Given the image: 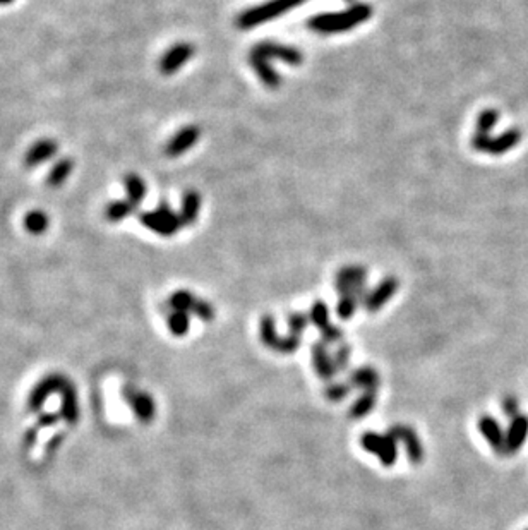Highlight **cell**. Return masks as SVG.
Returning <instances> with one entry per match:
<instances>
[{
  "mask_svg": "<svg viewBox=\"0 0 528 530\" xmlns=\"http://www.w3.org/2000/svg\"><path fill=\"white\" fill-rule=\"evenodd\" d=\"M373 16V9L367 3H357L350 9L341 10V13H324L311 17L307 26L316 33L323 35H333V33H343L348 29H353L357 24L366 23Z\"/></svg>",
  "mask_w": 528,
  "mask_h": 530,
  "instance_id": "obj_1",
  "label": "cell"
},
{
  "mask_svg": "<svg viewBox=\"0 0 528 530\" xmlns=\"http://www.w3.org/2000/svg\"><path fill=\"white\" fill-rule=\"evenodd\" d=\"M302 2H304V0H271V2H266L263 6L253 7V9L244 10V13L237 17V26L240 29H253L266 23V21H271L275 19V17L283 16L287 10L300 6Z\"/></svg>",
  "mask_w": 528,
  "mask_h": 530,
  "instance_id": "obj_2",
  "label": "cell"
},
{
  "mask_svg": "<svg viewBox=\"0 0 528 530\" xmlns=\"http://www.w3.org/2000/svg\"><path fill=\"white\" fill-rule=\"evenodd\" d=\"M259 336L264 347L278 354L297 352L302 342V336L298 335L289 333L287 336H280L278 331H276V321L271 314H266V316L261 317Z\"/></svg>",
  "mask_w": 528,
  "mask_h": 530,
  "instance_id": "obj_3",
  "label": "cell"
},
{
  "mask_svg": "<svg viewBox=\"0 0 528 530\" xmlns=\"http://www.w3.org/2000/svg\"><path fill=\"white\" fill-rule=\"evenodd\" d=\"M139 220L141 224L151 230V232L163 237L176 235L178 230H180V226H184L182 225L180 215H177L167 203L160 204L158 210L141 213Z\"/></svg>",
  "mask_w": 528,
  "mask_h": 530,
  "instance_id": "obj_4",
  "label": "cell"
},
{
  "mask_svg": "<svg viewBox=\"0 0 528 530\" xmlns=\"http://www.w3.org/2000/svg\"><path fill=\"white\" fill-rule=\"evenodd\" d=\"M360 447L376 455L384 467H393L398 458V441L389 433L380 434L367 431L360 436Z\"/></svg>",
  "mask_w": 528,
  "mask_h": 530,
  "instance_id": "obj_5",
  "label": "cell"
},
{
  "mask_svg": "<svg viewBox=\"0 0 528 530\" xmlns=\"http://www.w3.org/2000/svg\"><path fill=\"white\" fill-rule=\"evenodd\" d=\"M520 140H522V133H520L518 129H509L497 138H491L489 134L475 133V136L472 138V146L480 153L504 155L509 149L515 148Z\"/></svg>",
  "mask_w": 528,
  "mask_h": 530,
  "instance_id": "obj_6",
  "label": "cell"
},
{
  "mask_svg": "<svg viewBox=\"0 0 528 530\" xmlns=\"http://www.w3.org/2000/svg\"><path fill=\"white\" fill-rule=\"evenodd\" d=\"M69 379L62 374H49L43 376L38 383L35 385V388L30 391V397H28V411L38 412L42 411V407L45 405V401L49 400L52 395L59 393L64 390V386L67 385Z\"/></svg>",
  "mask_w": 528,
  "mask_h": 530,
  "instance_id": "obj_7",
  "label": "cell"
},
{
  "mask_svg": "<svg viewBox=\"0 0 528 530\" xmlns=\"http://www.w3.org/2000/svg\"><path fill=\"white\" fill-rule=\"evenodd\" d=\"M124 400L130 405L134 415L143 424L153 422L156 417V404L148 391L137 390L136 386L126 385L122 390Z\"/></svg>",
  "mask_w": 528,
  "mask_h": 530,
  "instance_id": "obj_8",
  "label": "cell"
},
{
  "mask_svg": "<svg viewBox=\"0 0 528 530\" xmlns=\"http://www.w3.org/2000/svg\"><path fill=\"white\" fill-rule=\"evenodd\" d=\"M388 433L391 434L396 441L405 445L407 458L410 460V463L420 465L422 460H424V447H422L420 438L415 433L414 427L407 426V424H393L388 429Z\"/></svg>",
  "mask_w": 528,
  "mask_h": 530,
  "instance_id": "obj_9",
  "label": "cell"
},
{
  "mask_svg": "<svg viewBox=\"0 0 528 530\" xmlns=\"http://www.w3.org/2000/svg\"><path fill=\"white\" fill-rule=\"evenodd\" d=\"M254 52L261 53V56L269 58H276V60H282L285 64L290 65H300L304 62V56H302L300 50L293 49V47L282 45V43L275 42H261L254 47Z\"/></svg>",
  "mask_w": 528,
  "mask_h": 530,
  "instance_id": "obj_10",
  "label": "cell"
},
{
  "mask_svg": "<svg viewBox=\"0 0 528 530\" xmlns=\"http://www.w3.org/2000/svg\"><path fill=\"white\" fill-rule=\"evenodd\" d=\"M192 56H194V47L189 45V43H177L172 49L167 50L165 56L162 57L160 71L165 76L176 74L177 71H180L182 65H185L191 60Z\"/></svg>",
  "mask_w": 528,
  "mask_h": 530,
  "instance_id": "obj_11",
  "label": "cell"
},
{
  "mask_svg": "<svg viewBox=\"0 0 528 530\" xmlns=\"http://www.w3.org/2000/svg\"><path fill=\"white\" fill-rule=\"evenodd\" d=\"M199 136H201L199 127L196 126L182 127L176 136L167 142L165 155L170 156V158H177V156L184 155L185 151H189V149H191L192 146L199 141Z\"/></svg>",
  "mask_w": 528,
  "mask_h": 530,
  "instance_id": "obj_12",
  "label": "cell"
},
{
  "mask_svg": "<svg viewBox=\"0 0 528 530\" xmlns=\"http://www.w3.org/2000/svg\"><path fill=\"white\" fill-rule=\"evenodd\" d=\"M312 365L316 369V374L324 381H331L337 376L338 369L333 361V354H330L327 345L324 342H316L311 349Z\"/></svg>",
  "mask_w": 528,
  "mask_h": 530,
  "instance_id": "obj_13",
  "label": "cell"
},
{
  "mask_svg": "<svg viewBox=\"0 0 528 530\" xmlns=\"http://www.w3.org/2000/svg\"><path fill=\"white\" fill-rule=\"evenodd\" d=\"M479 431L497 455H508L506 453V433L493 415H482L479 419Z\"/></svg>",
  "mask_w": 528,
  "mask_h": 530,
  "instance_id": "obj_14",
  "label": "cell"
},
{
  "mask_svg": "<svg viewBox=\"0 0 528 530\" xmlns=\"http://www.w3.org/2000/svg\"><path fill=\"white\" fill-rule=\"evenodd\" d=\"M396 290H398V280H396L395 276L384 279L374 290H371L364 307H366L369 313H377V310L396 294Z\"/></svg>",
  "mask_w": 528,
  "mask_h": 530,
  "instance_id": "obj_15",
  "label": "cell"
},
{
  "mask_svg": "<svg viewBox=\"0 0 528 530\" xmlns=\"http://www.w3.org/2000/svg\"><path fill=\"white\" fill-rule=\"evenodd\" d=\"M249 64H250V67L254 69V72L257 74V78L261 79V83H263L266 88H271V90H275V88H278L280 84H282V76H280L278 72H276L275 69L271 67V64H269L268 58L261 56V53L250 50Z\"/></svg>",
  "mask_w": 528,
  "mask_h": 530,
  "instance_id": "obj_16",
  "label": "cell"
},
{
  "mask_svg": "<svg viewBox=\"0 0 528 530\" xmlns=\"http://www.w3.org/2000/svg\"><path fill=\"white\" fill-rule=\"evenodd\" d=\"M528 436V415L520 414L518 417L511 419L508 431H506V453L508 455H515L523 443L527 441Z\"/></svg>",
  "mask_w": 528,
  "mask_h": 530,
  "instance_id": "obj_17",
  "label": "cell"
},
{
  "mask_svg": "<svg viewBox=\"0 0 528 530\" xmlns=\"http://www.w3.org/2000/svg\"><path fill=\"white\" fill-rule=\"evenodd\" d=\"M59 151V146L53 140H42L38 141L36 144H33L26 153V158H24V163H26L28 168H35L43 165V163L50 162L53 156L57 155Z\"/></svg>",
  "mask_w": 528,
  "mask_h": 530,
  "instance_id": "obj_18",
  "label": "cell"
},
{
  "mask_svg": "<svg viewBox=\"0 0 528 530\" xmlns=\"http://www.w3.org/2000/svg\"><path fill=\"white\" fill-rule=\"evenodd\" d=\"M59 415L67 424H76L79 419V398L78 390L71 381L60 391V411Z\"/></svg>",
  "mask_w": 528,
  "mask_h": 530,
  "instance_id": "obj_19",
  "label": "cell"
},
{
  "mask_svg": "<svg viewBox=\"0 0 528 530\" xmlns=\"http://www.w3.org/2000/svg\"><path fill=\"white\" fill-rule=\"evenodd\" d=\"M380 372L371 365H360V367L353 369L348 376V385L352 388H359L362 391L367 390H377L380 388Z\"/></svg>",
  "mask_w": 528,
  "mask_h": 530,
  "instance_id": "obj_20",
  "label": "cell"
},
{
  "mask_svg": "<svg viewBox=\"0 0 528 530\" xmlns=\"http://www.w3.org/2000/svg\"><path fill=\"white\" fill-rule=\"evenodd\" d=\"M199 211H201V196L196 191H187L182 196L180 206V220L184 226H191L198 222Z\"/></svg>",
  "mask_w": 528,
  "mask_h": 530,
  "instance_id": "obj_21",
  "label": "cell"
},
{
  "mask_svg": "<svg viewBox=\"0 0 528 530\" xmlns=\"http://www.w3.org/2000/svg\"><path fill=\"white\" fill-rule=\"evenodd\" d=\"M377 404V390H367L360 393V397L357 398L352 404V407L348 408V417L352 420H359L367 417L371 412L374 411Z\"/></svg>",
  "mask_w": 528,
  "mask_h": 530,
  "instance_id": "obj_22",
  "label": "cell"
},
{
  "mask_svg": "<svg viewBox=\"0 0 528 530\" xmlns=\"http://www.w3.org/2000/svg\"><path fill=\"white\" fill-rule=\"evenodd\" d=\"M124 188H126L127 199L136 204V206H139L148 194L146 182L137 174H127L126 177H124Z\"/></svg>",
  "mask_w": 528,
  "mask_h": 530,
  "instance_id": "obj_23",
  "label": "cell"
},
{
  "mask_svg": "<svg viewBox=\"0 0 528 530\" xmlns=\"http://www.w3.org/2000/svg\"><path fill=\"white\" fill-rule=\"evenodd\" d=\"M72 168H74V163H72L71 158L59 160V162L52 167V170L49 172L46 184H49L50 188H60V185L69 179Z\"/></svg>",
  "mask_w": 528,
  "mask_h": 530,
  "instance_id": "obj_24",
  "label": "cell"
},
{
  "mask_svg": "<svg viewBox=\"0 0 528 530\" xmlns=\"http://www.w3.org/2000/svg\"><path fill=\"white\" fill-rule=\"evenodd\" d=\"M136 204L130 203L129 199H120V201H112L110 204L107 206V210H105V215H107V218L110 222H122L126 220L127 217H130V215L136 211Z\"/></svg>",
  "mask_w": 528,
  "mask_h": 530,
  "instance_id": "obj_25",
  "label": "cell"
},
{
  "mask_svg": "<svg viewBox=\"0 0 528 530\" xmlns=\"http://www.w3.org/2000/svg\"><path fill=\"white\" fill-rule=\"evenodd\" d=\"M334 290L341 295H352L359 301L360 306L366 304L367 297H369L371 292L367 290L366 283H345V281H334Z\"/></svg>",
  "mask_w": 528,
  "mask_h": 530,
  "instance_id": "obj_26",
  "label": "cell"
},
{
  "mask_svg": "<svg viewBox=\"0 0 528 530\" xmlns=\"http://www.w3.org/2000/svg\"><path fill=\"white\" fill-rule=\"evenodd\" d=\"M167 324H169V331L173 336H185L189 333L191 320H189L187 313H182V310H172V313L167 316Z\"/></svg>",
  "mask_w": 528,
  "mask_h": 530,
  "instance_id": "obj_27",
  "label": "cell"
},
{
  "mask_svg": "<svg viewBox=\"0 0 528 530\" xmlns=\"http://www.w3.org/2000/svg\"><path fill=\"white\" fill-rule=\"evenodd\" d=\"M49 225V217L40 210H33L24 217V226H26L28 232L33 233V235H42V233H45Z\"/></svg>",
  "mask_w": 528,
  "mask_h": 530,
  "instance_id": "obj_28",
  "label": "cell"
},
{
  "mask_svg": "<svg viewBox=\"0 0 528 530\" xmlns=\"http://www.w3.org/2000/svg\"><path fill=\"white\" fill-rule=\"evenodd\" d=\"M196 302H198V297L192 295L189 290H177L170 295L169 304L172 306L173 310H182V313H192L194 309Z\"/></svg>",
  "mask_w": 528,
  "mask_h": 530,
  "instance_id": "obj_29",
  "label": "cell"
},
{
  "mask_svg": "<svg viewBox=\"0 0 528 530\" xmlns=\"http://www.w3.org/2000/svg\"><path fill=\"white\" fill-rule=\"evenodd\" d=\"M309 316H311V323L314 324L316 328L319 330V333H321L323 330H326L327 326H330V309H327L326 302L323 301H316L314 304H312L311 310H309Z\"/></svg>",
  "mask_w": 528,
  "mask_h": 530,
  "instance_id": "obj_30",
  "label": "cell"
},
{
  "mask_svg": "<svg viewBox=\"0 0 528 530\" xmlns=\"http://www.w3.org/2000/svg\"><path fill=\"white\" fill-rule=\"evenodd\" d=\"M337 281L345 283H366L367 270L364 266H345L337 273Z\"/></svg>",
  "mask_w": 528,
  "mask_h": 530,
  "instance_id": "obj_31",
  "label": "cell"
},
{
  "mask_svg": "<svg viewBox=\"0 0 528 530\" xmlns=\"http://www.w3.org/2000/svg\"><path fill=\"white\" fill-rule=\"evenodd\" d=\"M353 388L348 383H340V381H330L324 386V397L330 401H343L345 398L350 395Z\"/></svg>",
  "mask_w": 528,
  "mask_h": 530,
  "instance_id": "obj_32",
  "label": "cell"
},
{
  "mask_svg": "<svg viewBox=\"0 0 528 530\" xmlns=\"http://www.w3.org/2000/svg\"><path fill=\"white\" fill-rule=\"evenodd\" d=\"M499 115H501V113H499L496 108H487V110H484L479 115V119H477V133L489 134L497 124Z\"/></svg>",
  "mask_w": 528,
  "mask_h": 530,
  "instance_id": "obj_33",
  "label": "cell"
},
{
  "mask_svg": "<svg viewBox=\"0 0 528 530\" xmlns=\"http://www.w3.org/2000/svg\"><path fill=\"white\" fill-rule=\"evenodd\" d=\"M287 324H289L290 333L302 336L305 328L311 324V316L309 313H290L287 317Z\"/></svg>",
  "mask_w": 528,
  "mask_h": 530,
  "instance_id": "obj_34",
  "label": "cell"
},
{
  "mask_svg": "<svg viewBox=\"0 0 528 530\" xmlns=\"http://www.w3.org/2000/svg\"><path fill=\"white\" fill-rule=\"evenodd\" d=\"M359 301H357L355 297H352V295H341L340 301H338V306H337V313L338 316L341 317V320H352L353 314H355L357 307H359Z\"/></svg>",
  "mask_w": 528,
  "mask_h": 530,
  "instance_id": "obj_35",
  "label": "cell"
},
{
  "mask_svg": "<svg viewBox=\"0 0 528 530\" xmlns=\"http://www.w3.org/2000/svg\"><path fill=\"white\" fill-rule=\"evenodd\" d=\"M350 356H352V347L348 343H340L338 349L334 350L333 354V361L337 364L338 372L340 371H347L350 367Z\"/></svg>",
  "mask_w": 528,
  "mask_h": 530,
  "instance_id": "obj_36",
  "label": "cell"
},
{
  "mask_svg": "<svg viewBox=\"0 0 528 530\" xmlns=\"http://www.w3.org/2000/svg\"><path fill=\"white\" fill-rule=\"evenodd\" d=\"M501 407L506 417L515 419L520 415V401L515 395H506V397L501 400Z\"/></svg>",
  "mask_w": 528,
  "mask_h": 530,
  "instance_id": "obj_37",
  "label": "cell"
},
{
  "mask_svg": "<svg viewBox=\"0 0 528 530\" xmlns=\"http://www.w3.org/2000/svg\"><path fill=\"white\" fill-rule=\"evenodd\" d=\"M192 314H194V316H198L201 321H213L214 320V307H213V304H210L207 301L198 299L194 309H192Z\"/></svg>",
  "mask_w": 528,
  "mask_h": 530,
  "instance_id": "obj_38",
  "label": "cell"
},
{
  "mask_svg": "<svg viewBox=\"0 0 528 530\" xmlns=\"http://www.w3.org/2000/svg\"><path fill=\"white\" fill-rule=\"evenodd\" d=\"M321 338L326 345H331V343H341V340H343V331H341L338 326H334V324H330L326 330L321 331Z\"/></svg>",
  "mask_w": 528,
  "mask_h": 530,
  "instance_id": "obj_39",
  "label": "cell"
},
{
  "mask_svg": "<svg viewBox=\"0 0 528 530\" xmlns=\"http://www.w3.org/2000/svg\"><path fill=\"white\" fill-rule=\"evenodd\" d=\"M59 419H60L59 414H42L38 417V426L40 427L53 426V424H56Z\"/></svg>",
  "mask_w": 528,
  "mask_h": 530,
  "instance_id": "obj_40",
  "label": "cell"
},
{
  "mask_svg": "<svg viewBox=\"0 0 528 530\" xmlns=\"http://www.w3.org/2000/svg\"><path fill=\"white\" fill-rule=\"evenodd\" d=\"M24 443H26V447H33V445L36 443V429L28 431V433H26V441H24Z\"/></svg>",
  "mask_w": 528,
  "mask_h": 530,
  "instance_id": "obj_41",
  "label": "cell"
},
{
  "mask_svg": "<svg viewBox=\"0 0 528 530\" xmlns=\"http://www.w3.org/2000/svg\"><path fill=\"white\" fill-rule=\"evenodd\" d=\"M14 0H0V6H7V3H12Z\"/></svg>",
  "mask_w": 528,
  "mask_h": 530,
  "instance_id": "obj_42",
  "label": "cell"
},
{
  "mask_svg": "<svg viewBox=\"0 0 528 530\" xmlns=\"http://www.w3.org/2000/svg\"><path fill=\"white\" fill-rule=\"evenodd\" d=\"M347 2H352V0H347Z\"/></svg>",
  "mask_w": 528,
  "mask_h": 530,
  "instance_id": "obj_43",
  "label": "cell"
}]
</instances>
